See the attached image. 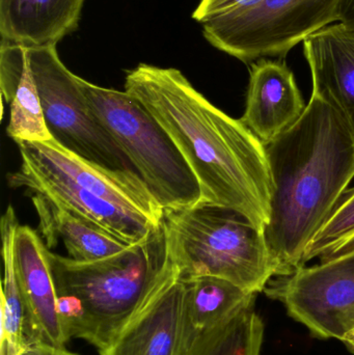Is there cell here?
I'll return each mask as SVG.
<instances>
[{
  "mask_svg": "<svg viewBox=\"0 0 354 355\" xmlns=\"http://www.w3.org/2000/svg\"><path fill=\"white\" fill-rule=\"evenodd\" d=\"M125 92L163 127L201 188V202L238 211L265 230L274 192L264 144L214 106L181 71L141 64Z\"/></svg>",
  "mask_w": 354,
  "mask_h": 355,
  "instance_id": "6da1fadb",
  "label": "cell"
},
{
  "mask_svg": "<svg viewBox=\"0 0 354 355\" xmlns=\"http://www.w3.org/2000/svg\"><path fill=\"white\" fill-rule=\"evenodd\" d=\"M274 192L266 242L278 277L299 270L311 240L354 178V139L340 112L312 94L303 116L264 144Z\"/></svg>",
  "mask_w": 354,
  "mask_h": 355,
  "instance_id": "7a4b0ae2",
  "label": "cell"
},
{
  "mask_svg": "<svg viewBox=\"0 0 354 355\" xmlns=\"http://www.w3.org/2000/svg\"><path fill=\"white\" fill-rule=\"evenodd\" d=\"M67 339L85 340L100 352L149 306L177 272L163 225L141 243L101 260L78 262L47 250Z\"/></svg>",
  "mask_w": 354,
  "mask_h": 355,
  "instance_id": "3957f363",
  "label": "cell"
},
{
  "mask_svg": "<svg viewBox=\"0 0 354 355\" xmlns=\"http://www.w3.org/2000/svg\"><path fill=\"white\" fill-rule=\"evenodd\" d=\"M162 225L180 279L220 277L258 294L278 277L263 230L238 211L199 202L166 211Z\"/></svg>",
  "mask_w": 354,
  "mask_h": 355,
  "instance_id": "277c9868",
  "label": "cell"
},
{
  "mask_svg": "<svg viewBox=\"0 0 354 355\" xmlns=\"http://www.w3.org/2000/svg\"><path fill=\"white\" fill-rule=\"evenodd\" d=\"M94 116L112 135L157 204L180 210L201 202V188L176 144L127 92L98 87L79 77Z\"/></svg>",
  "mask_w": 354,
  "mask_h": 355,
  "instance_id": "5b68a950",
  "label": "cell"
},
{
  "mask_svg": "<svg viewBox=\"0 0 354 355\" xmlns=\"http://www.w3.org/2000/svg\"><path fill=\"white\" fill-rule=\"evenodd\" d=\"M340 0H259L202 23L205 39L243 62L284 58L297 44L338 22Z\"/></svg>",
  "mask_w": 354,
  "mask_h": 355,
  "instance_id": "8992f818",
  "label": "cell"
},
{
  "mask_svg": "<svg viewBox=\"0 0 354 355\" xmlns=\"http://www.w3.org/2000/svg\"><path fill=\"white\" fill-rule=\"evenodd\" d=\"M25 48L52 139L98 166L135 172L124 152L89 110L79 77L62 64L56 46Z\"/></svg>",
  "mask_w": 354,
  "mask_h": 355,
  "instance_id": "52a82bcc",
  "label": "cell"
},
{
  "mask_svg": "<svg viewBox=\"0 0 354 355\" xmlns=\"http://www.w3.org/2000/svg\"><path fill=\"white\" fill-rule=\"evenodd\" d=\"M264 292L314 337L339 340L340 319L354 310V252L274 277Z\"/></svg>",
  "mask_w": 354,
  "mask_h": 355,
  "instance_id": "ba28073f",
  "label": "cell"
},
{
  "mask_svg": "<svg viewBox=\"0 0 354 355\" xmlns=\"http://www.w3.org/2000/svg\"><path fill=\"white\" fill-rule=\"evenodd\" d=\"M21 156V166L8 175L12 188H26L39 193L85 220L101 227L127 245L145 241L161 223L107 202L35 160Z\"/></svg>",
  "mask_w": 354,
  "mask_h": 355,
  "instance_id": "9c48e42d",
  "label": "cell"
},
{
  "mask_svg": "<svg viewBox=\"0 0 354 355\" xmlns=\"http://www.w3.org/2000/svg\"><path fill=\"white\" fill-rule=\"evenodd\" d=\"M20 155L51 168L83 189L131 212L161 223L163 210L133 171H114L87 162L51 139L18 144Z\"/></svg>",
  "mask_w": 354,
  "mask_h": 355,
  "instance_id": "30bf717a",
  "label": "cell"
},
{
  "mask_svg": "<svg viewBox=\"0 0 354 355\" xmlns=\"http://www.w3.org/2000/svg\"><path fill=\"white\" fill-rule=\"evenodd\" d=\"M197 342L187 327L185 283L178 270L149 306L101 355H188Z\"/></svg>",
  "mask_w": 354,
  "mask_h": 355,
  "instance_id": "8fae6325",
  "label": "cell"
},
{
  "mask_svg": "<svg viewBox=\"0 0 354 355\" xmlns=\"http://www.w3.org/2000/svg\"><path fill=\"white\" fill-rule=\"evenodd\" d=\"M47 250L37 232L19 225L14 242V269L29 322L39 345L64 348L69 340L58 316Z\"/></svg>",
  "mask_w": 354,
  "mask_h": 355,
  "instance_id": "7c38bea8",
  "label": "cell"
},
{
  "mask_svg": "<svg viewBox=\"0 0 354 355\" xmlns=\"http://www.w3.org/2000/svg\"><path fill=\"white\" fill-rule=\"evenodd\" d=\"M306 107L286 62L262 58L251 64L247 105L240 121L262 143H270L288 130Z\"/></svg>",
  "mask_w": 354,
  "mask_h": 355,
  "instance_id": "4fadbf2b",
  "label": "cell"
},
{
  "mask_svg": "<svg viewBox=\"0 0 354 355\" xmlns=\"http://www.w3.org/2000/svg\"><path fill=\"white\" fill-rule=\"evenodd\" d=\"M313 92L334 106L354 139V29L330 24L303 42Z\"/></svg>",
  "mask_w": 354,
  "mask_h": 355,
  "instance_id": "5bb4252c",
  "label": "cell"
},
{
  "mask_svg": "<svg viewBox=\"0 0 354 355\" xmlns=\"http://www.w3.org/2000/svg\"><path fill=\"white\" fill-rule=\"evenodd\" d=\"M85 0H0L1 41L57 45L76 31Z\"/></svg>",
  "mask_w": 354,
  "mask_h": 355,
  "instance_id": "9a60e30c",
  "label": "cell"
},
{
  "mask_svg": "<svg viewBox=\"0 0 354 355\" xmlns=\"http://www.w3.org/2000/svg\"><path fill=\"white\" fill-rule=\"evenodd\" d=\"M0 87L2 99L10 103L8 137L17 145L51 141L25 46L1 41Z\"/></svg>",
  "mask_w": 354,
  "mask_h": 355,
  "instance_id": "2e32d148",
  "label": "cell"
},
{
  "mask_svg": "<svg viewBox=\"0 0 354 355\" xmlns=\"http://www.w3.org/2000/svg\"><path fill=\"white\" fill-rule=\"evenodd\" d=\"M33 194L31 200L39 217V232L49 250L62 241L69 258L78 262H91L114 256L130 248L50 198Z\"/></svg>",
  "mask_w": 354,
  "mask_h": 355,
  "instance_id": "e0dca14e",
  "label": "cell"
},
{
  "mask_svg": "<svg viewBox=\"0 0 354 355\" xmlns=\"http://www.w3.org/2000/svg\"><path fill=\"white\" fill-rule=\"evenodd\" d=\"M187 327L193 341L233 315L255 304L256 295L216 277L183 279Z\"/></svg>",
  "mask_w": 354,
  "mask_h": 355,
  "instance_id": "ac0fdd59",
  "label": "cell"
},
{
  "mask_svg": "<svg viewBox=\"0 0 354 355\" xmlns=\"http://www.w3.org/2000/svg\"><path fill=\"white\" fill-rule=\"evenodd\" d=\"M19 223L16 212L8 206L1 218L3 281L1 298V352L0 355H20L39 345L24 302L21 297L14 269V242Z\"/></svg>",
  "mask_w": 354,
  "mask_h": 355,
  "instance_id": "d6986e66",
  "label": "cell"
},
{
  "mask_svg": "<svg viewBox=\"0 0 354 355\" xmlns=\"http://www.w3.org/2000/svg\"><path fill=\"white\" fill-rule=\"evenodd\" d=\"M263 337L254 304L204 333L188 355H261Z\"/></svg>",
  "mask_w": 354,
  "mask_h": 355,
  "instance_id": "ffe728a7",
  "label": "cell"
},
{
  "mask_svg": "<svg viewBox=\"0 0 354 355\" xmlns=\"http://www.w3.org/2000/svg\"><path fill=\"white\" fill-rule=\"evenodd\" d=\"M354 252V187L346 191L308 245L303 264L326 261Z\"/></svg>",
  "mask_w": 354,
  "mask_h": 355,
  "instance_id": "44dd1931",
  "label": "cell"
},
{
  "mask_svg": "<svg viewBox=\"0 0 354 355\" xmlns=\"http://www.w3.org/2000/svg\"><path fill=\"white\" fill-rule=\"evenodd\" d=\"M259 0H201L193 14L200 24L249 8Z\"/></svg>",
  "mask_w": 354,
  "mask_h": 355,
  "instance_id": "7402d4cb",
  "label": "cell"
},
{
  "mask_svg": "<svg viewBox=\"0 0 354 355\" xmlns=\"http://www.w3.org/2000/svg\"><path fill=\"white\" fill-rule=\"evenodd\" d=\"M339 341L354 352V310L346 313L339 322Z\"/></svg>",
  "mask_w": 354,
  "mask_h": 355,
  "instance_id": "603a6c76",
  "label": "cell"
},
{
  "mask_svg": "<svg viewBox=\"0 0 354 355\" xmlns=\"http://www.w3.org/2000/svg\"><path fill=\"white\" fill-rule=\"evenodd\" d=\"M338 22L348 28L354 29V0H340Z\"/></svg>",
  "mask_w": 354,
  "mask_h": 355,
  "instance_id": "cb8c5ba5",
  "label": "cell"
},
{
  "mask_svg": "<svg viewBox=\"0 0 354 355\" xmlns=\"http://www.w3.org/2000/svg\"><path fill=\"white\" fill-rule=\"evenodd\" d=\"M20 355H78L68 352L66 348L53 347V346L42 345L29 348Z\"/></svg>",
  "mask_w": 354,
  "mask_h": 355,
  "instance_id": "d4e9b609",
  "label": "cell"
}]
</instances>
